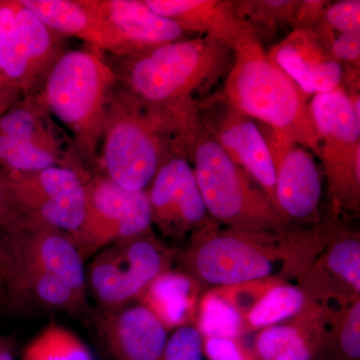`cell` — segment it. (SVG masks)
<instances>
[{"label":"cell","mask_w":360,"mask_h":360,"mask_svg":"<svg viewBox=\"0 0 360 360\" xmlns=\"http://www.w3.org/2000/svg\"><path fill=\"white\" fill-rule=\"evenodd\" d=\"M341 220L329 217L315 226L270 231L221 229L212 219L189 236L176 262L205 288L264 278L291 283L324 250Z\"/></svg>","instance_id":"cell-1"},{"label":"cell","mask_w":360,"mask_h":360,"mask_svg":"<svg viewBox=\"0 0 360 360\" xmlns=\"http://www.w3.org/2000/svg\"><path fill=\"white\" fill-rule=\"evenodd\" d=\"M84 269L65 232L30 221L18 231H0V283L16 309L89 317Z\"/></svg>","instance_id":"cell-2"},{"label":"cell","mask_w":360,"mask_h":360,"mask_svg":"<svg viewBox=\"0 0 360 360\" xmlns=\"http://www.w3.org/2000/svg\"><path fill=\"white\" fill-rule=\"evenodd\" d=\"M117 80L124 89L153 105L189 117L198 113L210 89L226 77L233 49L210 37H193L122 58Z\"/></svg>","instance_id":"cell-3"},{"label":"cell","mask_w":360,"mask_h":360,"mask_svg":"<svg viewBox=\"0 0 360 360\" xmlns=\"http://www.w3.org/2000/svg\"><path fill=\"white\" fill-rule=\"evenodd\" d=\"M233 63L220 96L239 112L262 122L267 134L283 143H295L319 155L309 97L269 58L266 49L245 25L232 45Z\"/></svg>","instance_id":"cell-4"},{"label":"cell","mask_w":360,"mask_h":360,"mask_svg":"<svg viewBox=\"0 0 360 360\" xmlns=\"http://www.w3.org/2000/svg\"><path fill=\"white\" fill-rule=\"evenodd\" d=\"M104 122L98 161L101 174L129 191H146L160 168L184 153L188 118L153 105L127 90L115 91Z\"/></svg>","instance_id":"cell-5"},{"label":"cell","mask_w":360,"mask_h":360,"mask_svg":"<svg viewBox=\"0 0 360 360\" xmlns=\"http://www.w3.org/2000/svg\"><path fill=\"white\" fill-rule=\"evenodd\" d=\"M182 144L208 215L217 224L252 231H283L297 227L206 132L200 113L184 127Z\"/></svg>","instance_id":"cell-6"},{"label":"cell","mask_w":360,"mask_h":360,"mask_svg":"<svg viewBox=\"0 0 360 360\" xmlns=\"http://www.w3.org/2000/svg\"><path fill=\"white\" fill-rule=\"evenodd\" d=\"M117 75L89 51L63 52L47 73L40 105L70 131L80 156L98 161L99 146Z\"/></svg>","instance_id":"cell-7"},{"label":"cell","mask_w":360,"mask_h":360,"mask_svg":"<svg viewBox=\"0 0 360 360\" xmlns=\"http://www.w3.org/2000/svg\"><path fill=\"white\" fill-rule=\"evenodd\" d=\"M177 255L179 250L153 231L117 241L99 251L84 269L87 295L101 309L134 302L156 277L174 267Z\"/></svg>","instance_id":"cell-8"},{"label":"cell","mask_w":360,"mask_h":360,"mask_svg":"<svg viewBox=\"0 0 360 360\" xmlns=\"http://www.w3.org/2000/svg\"><path fill=\"white\" fill-rule=\"evenodd\" d=\"M312 120L328 181L330 217L360 212V116L347 97L314 104Z\"/></svg>","instance_id":"cell-9"},{"label":"cell","mask_w":360,"mask_h":360,"mask_svg":"<svg viewBox=\"0 0 360 360\" xmlns=\"http://www.w3.org/2000/svg\"><path fill=\"white\" fill-rule=\"evenodd\" d=\"M84 186V220L68 234L84 264L117 241L153 231L148 191L123 188L101 174L87 175Z\"/></svg>","instance_id":"cell-10"},{"label":"cell","mask_w":360,"mask_h":360,"mask_svg":"<svg viewBox=\"0 0 360 360\" xmlns=\"http://www.w3.org/2000/svg\"><path fill=\"white\" fill-rule=\"evenodd\" d=\"M87 175L68 167L33 172L0 169V184L14 210L28 221L70 234L84 220Z\"/></svg>","instance_id":"cell-11"},{"label":"cell","mask_w":360,"mask_h":360,"mask_svg":"<svg viewBox=\"0 0 360 360\" xmlns=\"http://www.w3.org/2000/svg\"><path fill=\"white\" fill-rule=\"evenodd\" d=\"M56 32L20 0L0 4V72L23 96L32 94L63 52Z\"/></svg>","instance_id":"cell-12"},{"label":"cell","mask_w":360,"mask_h":360,"mask_svg":"<svg viewBox=\"0 0 360 360\" xmlns=\"http://www.w3.org/2000/svg\"><path fill=\"white\" fill-rule=\"evenodd\" d=\"M66 158L51 116L32 94L0 115L1 169L33 172L68 167Z\"/></svg>","instance_id":"cell-13"},{"label":"cell","mask_w":360,"mask_h":360,"mask_svg":"<svg viewBox=\"0 0 360 360\" xmlns=\"http://www.w3.org/2000/svg\"><path fill=\"white\" fill-rule=\"evenodd\" d=\"M200 118L206 132L277 207L276 167L264 132L255 120L239 112L220 96L200 103Z\"/></svg>","instance_id":"cell-14"},{"label":"cell","mask_w":360,"mask_h":360,"mask_svg":"<svg viewBox=\"0 0 360 360\" xmlns=\"http://www.w3.org/2000/svg\"><path fill=\"white\" fill-rule=\"evenodd\" d=\"M146 191L153 226L163 238L181 240L212 220L184 153H174L163 163Z\"/></svg>","instance_id":"cell-15"},{"label":"cell","mask_w":360,"mask_h":360,"mask_svg":"<svg viewBox=\"0 0 360 360\" xmlns=\"http://www.w3.org/2000/svg\"><path fill=\"white\" fill-rule=\"evenodd\" d=\"M296 285L309 302L336 309L360 300V233L341 220Z\"/></svg>","instance_id":"cell-16"},{"label":"cell","mask_w":360,"mask_h":360,"mask_svg":"<svg viewBox=\"0 0 360 360\" xmlns=\"http://www.w3.org/2000/svg\"><path fill=\"white\" fill-rule=\"evenodd\" d=\"M276 167V200L297 227L321 224L322 177L311 151L295 143L267 141Z\"/></svg>","instance_id":"cell-17"},{"label":"cell","mask_w":360,"mask_h":360,"mask_svg":"<svg viewBox=\"0 0 360 360\" xmlns=\"http://www.w3.org/2000/svg\"><path fill=\"white\" fill-rule=\"evenodd\" d=\"M106 352L113 360H160L168 331L146 307L134 300L92 314Z\"/></svg>","instance_id":"cell-18"},{"label":"cell","mask_w":360,"mask_h":360,"mask_svg":"<svg viewBox=\"0 0 360 360\" xmlns=\"http://www.w3.org/2000/svg\"><path fill=\"white\" fill-rule=\"evenodd\" d=\"M266 53L307 96L326 94L340 86L342 66L311 28L292 30Z\"/></svg>","instance_id":"cell-19"},{"label":"cell","mask_w":360,"mask_h":360,"mask_svg":"<svg viewBox=\"0 0 360 360\" xmlns=\"http://www.w3.org/2000/svg\"><path fill=\"white\" fill-rule=\"evenodd\" d=\"M333 309L307 302L288 321L255 333L251 347L258 360H317Z\"/></svg>","instance_id":"cell-20"},{"label":"cell","mask_w":360,"mask_h":360,"mask_svg":"<svg viewBox=\"0 0 360 360\" xmlns=\"http://www.w3.org/2000/svg\"><path fill=\"white\" fill-rule=\"evenodd\" d=\"M92 2L120 42L122 58L186 39V33L174 21L153 13L144 0H92Z\"/></svg>","instance_id":"cell-21"},{"label":"cell","mask_w":360,"mask_h":360,"mask_svg":"<svg viewBox=\"0 0 360 360\" xmlns=\"http://www.w3.org/2000/svg\"><path fill=\"white\" fill-rule=\"evenodd\" d=\"M56 33L77 37L122 58L120 42L92 0H20Z\"/></svg>","instance_id":"cell-22"},{"label":"cell","mask_w":360,"mask_h":360,"mask_svg":"<svg viewBox=\"0 0 360 360\" xmlns=\"http://www.w3.org/2000/svg\"><path fill=\"white\" fill-rule=\"evenodd\" d=\"M158 15L174 21L186 34L210 37L232 47L245 23L231 0H144Z\"/></svg>","instance_id":"cell-23"},{"label":"cell","mask_w":360,"mask_h":360,"mask_svg":"<svg viewBox=\"0 0 360 360\" xmlns=\"http://www.w3.org/2000/svg\"><path fill=\"white\" fill-rule=\"evenodd\" d=\"M205 290L200 281L184 269L172 267L156 277L136 300L170 333L182 326H194Z\"/></svg>","instance_id":"cell-24"},{"label":"cell","mask_w":360,"mask_h":360,"mask_svg":"<svg viewBox=\"0 0 360 360\" xmlns=\"http://www.w3.org/2000/svg\"><path fill=\"white\" fill-rule=\"evenodd\" d=\"M300 1L296 0H240L233 1L239 20L264 44L281 30H295Z\"/></svg>","instance_id":"cell-25"},{"label":"cell","mask_w":360,"mask_h":360,"mask_svg":"<svg viewBox=\"0 0 360 360\" xmlns=\"http://www.w3.org/2000/svg\"><path fill=\"white\" fill-rule=\"evenodd\" d=\"M194 326L202 338H245V319L219 286L205 288Z\"/></svg>","instance_id":"cell-26"},{"label":"cell","mask_w":360,"mask_h":360,"mask_svg":"<svg viewBox=\"0 0 360 360\" xmlns=\"http://www.w3.org/2000/svg\"><path fill=\"white\" fill-rule=\"evenodd\" d=\"M309 302L296 284L281 281L276 284L255 305L246 317L248 335L288 321L304 309Z\"/></svg>","instance_id":"cell-27"},{"label":"cell","mask_w":360,"mask_h":360,"mask_svg":"<svg viewBox=\"0 0 360 360\" xmlns=\"http://www.w3.org/2000/svg\"><path fill=\"white\" fill-rule=\"evenodd\" d=\"M324 354L331 360L360 359V300L330 312L322 356Z\"/></svg>","instance_id":"cell-28"},{"label":"cell","mask_w":360,"mask_h":360,"mask_svg":"<svg viewBox=\"0 0 360 360\" xmlns=\"http://www.w3.org/2000/svg\"><path fill=\"white\" fill-rule=\"evenodd\" d=\"M22 360H94V357L75 333L51 321L26 345Z\"/></svg>","instance_id":"cell-29"},{"label":"cell","mask_w":360,"mask_h":360,"mask_svg":"<svg viewBox=\"0 0 360 360\" xmlns=\"http://www.w3.org/2000/svg\"><path fill=\"white\" fill-rule=\"evenodd\" d=\"M202 336L194 326H182L168 336L160 360H203Z\"/></svg>","instance_id":"cell-30"},{"label":"cell","mask_w":360,"mask_h":360,"mask_svg":"<svg viewBox=\"0 0 360 360\" xmlns=\"http://www.w3.org/2000/svg\"><path fill=\"white\" fill-rule=\"evenodd\" d=\"M202 348L208 360H258L243 338H202Z\"/></svg>","instance_id":"cell-31"},{"label":"cell","mask_w":360,"mask_h":360,"mask_svg":"<svg viewBox=\"0 0 360 360\" xmlns=\"http://www.w3.org/2000/svg\"><path fill=\"white\" fill-rule=\"evenodd\" d=\"M322 20L340 33L360 32L359 0L330 2Z\"/></svg>","instance_id":"cell-32"},{"label":"cell","mask_w":360,"mask_h":360,"mask_svg":"<svg viewBox=\"0 0 360 360\" xmlns=\"http://www.w3.org/2000/svg\"><path fill=\"white\" fill-rule=\"evenodd\" d=\"M330 54L340 65L360 68V32L340 33L331 44Z\"/></svg>","instance_id":"cell-33"},{"label":"cell","mask_w":360,"mask_h":360,"mask_svg":"<svg viewBox=\"0 0 360 360\" xmlns=\"http://www.w3.org/2000/svg\"><path fill=\"white\" fill-rule=\"evenodd\" d=\"M329 4L330 1H322V0L300 1L295 30L314 28L323 18L324 13Z\"/></svg>","instance_id":"cell-34"},{"label":"cell","mask_w":360,"mask_h":360,"mask_svg":"<svg viewBox=\"0 0 360 360\" xmlns=\"http://www.w3.org/2000/svg\"><path fill=\"white\" fill-rule=\"evenodd\" d=\"M28 220L14 210L7 200L6 193L0 184V231L13 232L20 231L28 224Z\"/></svg>","instance_id":"cell-35"},{"label":"cell","mask_w":360,"mask_h":360,"mask_svg":"<svg viewBox=\"0 0 360 360\" xmlns=\"http://www.w3.org/2000/svg\"><path fill=\"white\" fill-rule=\"evenodd\" d=\"M22 97L20 89L0 72V115L20 103Z\"/></svg>","instance_id":"cell-36"},{"label":"cell","mask_w":360,"mask_h":360,"mask_svg":"<svg viewBox=\"0 0 360 360\" xmlns=\"http://www.w3.org/2000/svg\"><path fill=\"white\" fill-rule=\"evenodd\" d=\"M0 360H14L8 342L0 335Z\"/></svg>","instance_id":"cell-37"},{"label":"cell","mask_w":360,"mask_h":360,"mask_svg":"<svg viewBox=\"0 0 360 360\" xmlns=\"http://www.w3.org/2000/svg\"><path fill=\"white\" fill-rule=\"evenodd\" d=\"M0 4H1V0H0Z\"/></svg>","instance_id":"cell-38"},{"label":"cell","mask_w":360,"mask_h":360,"mask_svg":"<svg viewBox=\"0 0 360 360\" xmlns=\"http://www.w3.org/2000/svg\"></svg>","instance_id":"cell-39"}]
</instances>
